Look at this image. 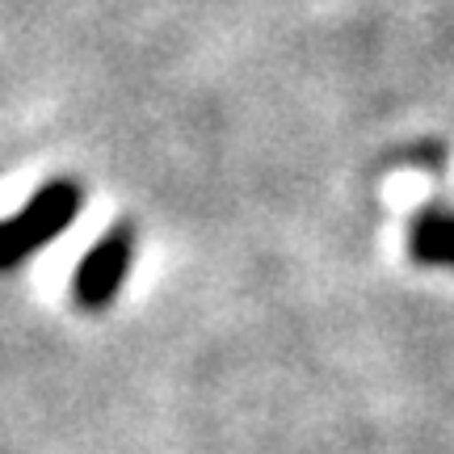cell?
<instances>
[{"instance_id":"obj_1","label":"cell","mask_w":454,"mask_h":454,"mask_svg":"<svg viewBox=\"0 0 454 454\" xmlns=\"http://www.w3.org/2000/svg\"><path fill=\"white\" fill-rule=\"evenodd\" d=\"M81 207H84V190L76 177L47 181V185L4 223V231H0V265H4V270H17L21 261H30L38 248H47L55 236H64L67 227L76 223Z\"/></svg>"},{"instance_id":"obj_3","label":"cell","mask_w":454,"mask_h":454,"mask_svg":"<svg viewBox=\"0 0 454 454\" xmlns=\"http://www.w3.org/2000/svg\"><path fill=\"white\" fill-rule=\"evenodd\" d=\"M408 244H412V257L421 265H454V215L442 211V207L421 211L412 219Z\"/></svg>"},{"instance_id":"obj_2","label":"cell","mask_w":454,"mask_h":454,"mask_svg":"<svg viewBox=\"0 0 454 454\" xmlns=\"http://www.w3.org/2000/svg\"><path fill=\"white\" fill-rule=\"evenodd\" d=\"M130 257H135V227L118 223L101 236L89 253L81 257L76 274H72V299L84 311H106L118 299L122 282H127Z\"/></svg>"}]
</instances>
